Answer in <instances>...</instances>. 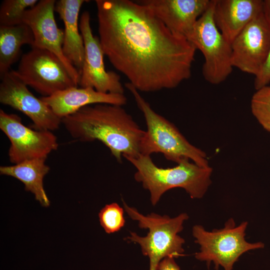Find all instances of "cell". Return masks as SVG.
Listing matches in <instances>:
<instances>
[{
    "mask_svg": "<svg viewBox=\"0 0 270 270\" xmlns=\"http://www.w3.org/2000/svg\"><path fill=\"white\" fill-rule=\"evenodd\" d=\"M95 2L104 55L138 90L174 88L190 77L197 50L146 6L130 0Z\"/></svg>",
    "mask_w": 270,
    "mask_h": 270,
    "instance_id": "obj_1",
    "label": "cell"
},
{
    "mask_svg": "<svg viewBox=\"0 0 270 270\" xmlns=\"http://www.w3.org/2000/svg\"><path fill=\"white\" fill-rule=\"evenodd\" d=\"M70 136L78 141L98 140L118 162L122 156L136 157L145 131L122 106L96 104L84 106L62 118Z\"/></svg>",
    "mask_w": 270,
    "mask_h": 270,
    "instance_id": "obj_2",
    "label": "cell"
},
{
    "mask_svg": "<svg viewBox=\"0 0 270 270\" xmlns=\"http://www.w3.org/2000/svg\"><path fill=\"white\" fill-rule=\"evenodd\" d=\"M124 158L136 168L134 179L149 192L152 206L158 202L166 192L177 188L184 189L192 198H200L212 183V168L199 166L188 160L172 168H162L150 156L140 154Z\"/></svg>",
    "mask_w": 270,
    "mask_h": 270,
    "instance_id": "obj_3",
    "label": "cell"
},
{
    "mask_svg": "<svg viewBox=\"0 0 270 270\" xmlns=\"http://www.w3.org/2000/svg\"><path fill=\"white\" fill-rule=\"evenodd\" d=\"M125 86L133 96L146 125L140 142V154L150 156L161 153L178 164L188 160L199 166H209L204 151L192 144L172 123L156 112L131 84L126 82Z\"/></svg>",
    "mask_w": 270,
    "mask_h": 270,
    "instance_id": "obj_4",
    "label": "cell"
},
{
    "mask_svg": "<svg viewBox=\"0 0 270 270\" xmlns=\"http://www.w3.org/2000/svg\"><path fill=\"white\" fill-rule=\"evenodd\" d=\"M122 202L128 215L138 222L140 228L148 230L144 236L130 232L126 240L140 245L142 254L149 258L150 270H156L158 264L164 258H175L185 256L183 248L184 240L179 233L188 218L187 214L181 213L174 218L154 212L144 215L135 208L128 206L124 200Z\"/></svg>",
    "mask_w": 270,
    "mask_h": 270,
    "instance_id": "obj_5",
    "label": "cell"
},
{
    "mask_svg": "<svg viewBox=\"0 0 270 270\" xmlns=\"http://www.w3.org/2000/svg\"><path fill=\"white\" fill-rule=\"evenodd\" d=\"M247 222L236 226L232 218L226 221L224 228L212 231L206 230L198 224L192 229L195 242L199 244L200 251L194 254L196 258L206 262L208 267L211 262L216 270L219 266L224 270H232L234 264L244 253L262 248V242H248L245 239Z\"/></svg>",
    "mask_w": 270,
    "mask_h": 270,
    "instance_id": "obj_6",
    "label": "cell"
},
{
    "mask_svg": "<svg viewBox=\"0 0 270 270\" xmlns=\"http://www.w3.org/2000/svg\"><path fill=\"white\" fill-rule=\"evenodd\" d=\"M214 0L196 22L186 38L202 54V74L209 83L218 84L231 74L232 48L216 26L214 20Z\"/></svg>",
    "mask_w": 270,
    "mask_h": 270,
    "instance_id": "obj_7",
    "label": "cell"
},
{
    "mask_svg": "<svg viewBox=\"0 0 270 270\" xmlns=\"http://www.w3.org/2000/svg\"><path fill=\"white\" fill-rule=\"evenodd\" d=\"M16 74L43 96L78 86L60 60L52 52L32 48L23 54Z\"/></svg>",
    "mask_w": 270,
    "mask_h": 270,
    "instance_id": "obj_8",
    "label": "cell"
},
{
    "mask_svg": "<svg viewBox=\"0 0 270 270\" xmlns=\"http://www.w3.org/2000/svg\"><path fill=\"white\" fill-rule=\"evenodd\" d=\"M0 128L8 138L10 161L17 164L25 160L46 158L58 147L56 136L50 130H32L24 126L20 116L0 110Z\"/></svg>",
    "mask_w": 270,
    "mask_h": 270,
    "instance_id": "obj_9",
    "label": "cell"
},
{
    "mask_svg": "<svg viewBox=\"0 0 270 270\" xmlns=\"http://www.w3.org/2000/svg\"><path fill=\"white\" fill-rule=\"evenodd\" d=\"M79 27L84 40V58L78 85L104 93L124 94L120 75L114 71H107L105 68L104 54L99 38L92 34L90 14L88 11L82 13Z\"/></svg>",
    "mask_w": 270,
    "mask_h": 270,
    "instance_id": "obj_10",
    "label": "cell"
},
{
    "mask_svg": "<svg viewBox=\"0 0 270 270\" xmlns=\"http://www.w3.org/2000/svg\"><path fill=\"white\" fill-rule=\"evenodd\" d=\"M0 102L21 112L32 122L36 130L54 131L58 128L62 119L56 116L40 98L10 70L0 76Z\"/></svg>",
    "mask_w": 270,
    "mask_h": 270,
    "instance_id": "obj_11",
    "label": "cell"
},
{
    "mask_svg": "<svg viewBox=\"0 0 270 270\" xmlns=\"http://www.w3.org/2000/svg\"><path fill=\"white\" fill-rule=\"evenodd\" d=\"M56 2L54 0L38 1L26 10L23 22L30 27L33 34L34 41L32 48L46 50L56 55L78 86L80 74L63 52L64 31L58 28L55 20Z\"/></svg>",
    "mask_w": 270,
    "mask_h": 270,
    "instance_id": "obj_12",
    "label": "cell"
},
{
    "mask_svg": "<svg viewBox=\"0 0 270 270\" xmlns=\"http://www.w3.org/2000/svg\"><path fill=\"white\" fill-rule=\"evenodd\" d=\"M231 48L233 67L254 76H256L270 48V26L262 12L235 38Z\"/></svg>",
    "mask_w": 270,
    "mask_h": 270,
    "instance_id": "obj_13",
    "label": "cell"
},
{
    "mask_svg": "<svg viewBox=\"0 0 270 270\" xmlns=\"http://www.w3.org/2000/svg\"><path fill=\"white\" fill-rule=\"evenodd\" d=\"M174 34L186 38L197 20L209 7L211 0H142Z\"/></svg>",
    "mask_w": 270,
    "mask_h": 270,
    "instance_id": "obj_14",
    "label": "cell"
},
{
    "mask_svg": "<svg viewBox=\"0 0 270 270\" xmlns=\"http://www.w3.org/2000/svg\"><path fill=\"white\" fill-rule=\"evenodd\" d=\"M41 100L61 119L81 108L94 104H109L122 106L126 104L124 94L104 93L92 88L74 86L57 92Z\"/></svg>",
    "mask_w": 270,
    "mask_h": 270,
    "instance_id": "obj_15",
    "label": "cell"
},
{
    "mask_svg": "<svg viewBox=\"0 0 270 270\" xmlns=\"http://www.w3.org/2000/svg\"><path fill=\"white\" fill-rule=\"evenodd\" d=\"M262 0H214V20L230 44L244 28L262 12Z\"/></svg>",
    "mask_w": 270,
    "mask_h": 270,
    "instance_id": "obj_16",
    "label": "cell"
},
{
    "mask_svg": "<svg viewBox=\"0 0 270 270\" xmlns=\"http://www.w3.org/2000/svg\"><path fill=\"white\" fill-rule=\"evenodd\" d=\"M85 0H59L56 2L55 11L59 14L64 26L62 50L64 56L78 70L80 75L84 58V46L80 32L78 16Z\"/></svg>",
    "mask_w": 270,
    "mask_h": 270,
    "instance_id": "obj_17",
    "label": "cell"
},
{
    "mask_svg": "<svg viewBox=\"0 0 270 270\" xmlns=\"http://www.w3.org/2000/svg\"><path fill=\"white\" fill-rule=\"evenodd\" d=\"M46 158L24 161L12 166H0V174L14 177L24 184L25 190L32 193L36 200L44 207L50 202L44 188L43 180L50 168L46 164Z\"/></svg>",
    "mask_w": 270,
    "mask_h": 270,
    "instance_id": "obj_18",
    "label": "cell"
},
{
    "mask_svg": "<svg viewBox=\"0 0 270 270\" xmlns=\"http://www.w3.org/2000/svg\"><path fill=\"white\" fill-rule=\"evenodd\" d=\"M34 36L24 23L14 26H0V76L10 70L19 58L23 45H34Z\"/></svg>",
    "mask_w": 270,
    "mask_h": 270,
    "instance_id": "obj_19",
    "label": "cell"
},
{
    "mask_svg": "<svg viewBox=\"0 0 270 270\" xmlns=\"http://www.w3.org/2000/svg\"><path fill=\"white\" fill-rule=\"evenodd\" d=\"M38 0H4L0 6V26L22 24L26 10L34 7Z\"/></svg>",
    "mask_w": 270,
    "mask_h": 270,
    "instance_id": "obj_20",
    "label": "cell"
},
{
    "mask_svg": "<svg viewBox=\"0 0 270 270\" xmlns=\"http://www.w3.org/2000/svg\"><path fill=\"white\" fill-rule=\"evenodd\" d=\"M250 108L258 122L270 132V86L256 90L252 98Z\"/></svg>",
    "mask_w": 270,
    "mask_h": 270,
    "instance_id": "obj_21",
    "label": "cell"
},
{
    "mask_svg": "<svg viewBox=\"0 0 270 270\" xmlns=\"http://www.w3.org/2000/svg\"><path fill=\"white\" fill-rule=\"evenodd\" d=\"M124 210L119 204L112 202L106 204L98 213L100 226L106 233L118 232L125 224Z\"/></svg>",
    "mask_w": 270,
    "mask_h": 270,
    "instance_id": "obj_22",
    "label": "cell"
},
{
    "mask_svg": "<svg viewBox=\"0 0 270 270\" xmlns=\"http://www.w3.org/2000/svg\"><path fill=\"white\" fill-rule=\"evenodd\" d=\"M254 77V86L256 90L270 83V48L262 68Z\"/></svg>",
    "mask_w": 270,
    "mask_h": 270,
    "instance_id": "obj_23",
    "label": "cell"
},
{
    "mask_svg": "<svg viewBox=\"0 0 270 270\" xmlns=\"http://www.w3.org/2000/svg\"><path fill=\"white\" fill-rule=\"evenodd\" d=\"M156 270H180L173 258H166L158 264Z\"/></svg>",
    "mask_w": 270,
    "mask_h": 270,
    "instance_id": "obj_24",
    "label": "cell"
},
{
    "mask_svg": "<svg viewBox=\"0 0 270 270\" xmlns=\"http://www.w3.org/2000/svg\"><path fill=\"white\" fill-rule=\"evenodd\" d=\"M262 13L270 26V0H263Z\"/></svg>",
    "mask_w": 270,
    "mask_h": 270,
    "instance_id": "obj_25",
    "label": "cell"
}]
</instances>
